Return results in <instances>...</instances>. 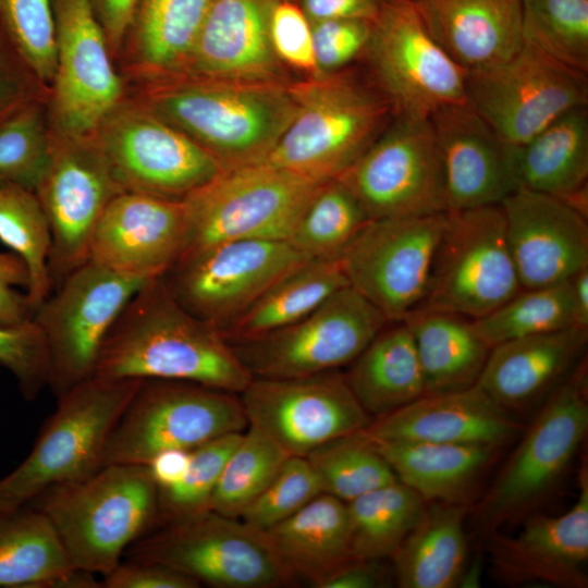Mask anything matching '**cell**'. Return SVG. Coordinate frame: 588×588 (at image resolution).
Returning a JSON list of instances; mask_svg holds the SVG:
<instances>
[{
  "mask_svg": "<svg viewBox=\"0 0 588 588\" xmlns=\"http://www.w3.org/2000/svg\"><path fill=\"white\" fill-rule=\"evenodd\" d=\"M146 282L87 260L38 306L33 320L46 341L48 385L57 396L94 376L110 329Z\"/></svg>",
  "mask_w": 588,
  "mask_h": 588,
  "instance_id": "obj_13",
  "label": "cell"
},
{
  "mask_svg": "<svg viewBox=\"0 0 588 588\" xmlns=\"http://www.w3.org/2000/svg\"><path fill=\"white\" fill-rule=\"evenodd\" d=\"M306 259L287 241L230 240L187 252L162 279L181 306L221 331Z\"/></svg>",
  "mask_w": 588,
  "mask_h": 588,
  "instance_id": "obj_17",
  "label": "cell"
},
{
  "mask_svg": "<svg viewBox=\"0 0 588 588\" xmlns=\"http://www.w3.org/2000/svg\"><path fill=\"white\" fill-rule=\"evenodd\" d=\"M271 8L269 0H215L185 64L172 75L284 83L270 40Z\"/></svg>",
  "mask_w": 588,
  "mask_h": 588,
  "instance_id": "obj_26",
  "label": "cell"
},
{
  "mask_svg": "<svg viewBox=\"0 0 588 588\" xmlns=\"http://www.w3.org/2000/svg\"><path fill=\"white\" fill-rule=\"evenodd\" d=\"M365 54L394 114L429 118L466 101L468 70L431 36L412 0L382 4Z\"/></svg>",
  "mask_w": 588,
  "mask_h": 588,
  "instance_id": "obj_15",
  "label": "cell"
},
{
  "mask_svg": "<svg viewBox=\"0 0 588 588\" xmlns=\"http://www.w3.org/2000/svg\"><path fill=\"white\" fill-rule=\"evenodd\" d=\"M466 100L504 143L518 146L588 106V73L523 40L507 59L467 71Z\"/></svg>",
  "mask_w": 588,
  "mask_h": 588,
  "instance_id": "obj_11",
  "label": "cell"
},
{
  "mask_svg": "<svg viewBox=\"0 0 588 588\" xmlns=\"http://www.w3.org/2000/svg\"><path fill=\"white\" fill-rule=\"evenodd\" d=\"M269 34L273 51L281 63L319 74L313 47V30L305 14L290 2L272 5Z\"/></svg>",
  "mask_w": 588,
  "mask_h": 588,
  "instance_id": "obj_53",
  "label": "cell"
},
{
  "mask_svg": "<svg viewBox=\"0 0 588 588\" xmlns=\"http://www.w3.org/2000/svg\"><path fill=\"white\" fill-rule=\"evenodd\" d=\"M74 569L46 516L26 504L0 512V588H95Z\"/></svg>",
  "mask_w": 588,
  "mask_h": 588,
  "instance_id": "obj_34",
  "label": "cell"
},
{
  "mask_svg": "<svg viewBox=\"0 0 588 588\" xmlns=\"http://www.w3.org/2000/svg\"><path fill=\"white\" fill-rule=\"evenodd\" d=\"M262 532L291 575L316 587L352 560L347 504L327 493Z\"/></svg>",
  "mask_w": 588,
  "mask_h": 588,
  "instance_id": "obj_33",
  "label": "cell"
},
{
  "mask_svg": "<svg viewBox=\"0 0 588 588\" xmlns=\"http://www.w3.org/2000/svg\"><path fill=\"white\" fill-rule=\"evenodd\" d=\"M571 280L520 290L493 311L473 319L475 330L492 348L512 340L576 327Z\"/></svg>",
  "mask_w": 588,
  "mask_h": 588,
  "instance_id": "obj_42",
  "label": "cell"
},
{
  "mask_svg": "<svg viewBox=\"0 0 588 588\" xmlns=\"http://www.w3.org/2000/svg\"><path fill=\"white\" fill-rule=\"evenodd\" d=\"M523 40L588 73V0H522Z\"/></svg>",
  "mask_w": 588,
  "mask_h": 588,
  "instance_id": "obj_45",
  "label": "cell"
},
{
  "mask_svg": "<svg viewBox=\"0 0 588 588\" xmlns=\"http://www.w3.org/2000/svg\"><path fill=\"white\" fill-rule=\"evenodd\" d=\"M130 560L154 562L221 588H275L294 577L265 534L211 510L169 522L130 547Z\"/></svg>",
  "mask_w": 588,
  "mask_h": 588,
  "instance_id": "obj_8",
  "label": "cell"
},
{
  "mask_svg": "<svg viewBox=\"0 0 588 588\" xmlns=\"http://www.w3.org/2000/svg\"><path fill=\"white\" fill-rule=\"evenodd\" d=\"M520 290L501 204L446 211L421 305L477 319Z\"/></svg>",
  "mask_w": 588,
  "mask_h": 588,
  "instance_id": "obj_12",
  "label": "cell"
},
{
  "mask_svg": "<svg viewBox=\"0 0 588 588\" xmlns=\"http://www.w3.org/2000/svg\"><path fill=\"white\" fill-rule=\"evenodd\" d=\"M350 365L346 381L372 419L425 394L415 343L402 320L389 322Z\"/></svg>",
  "mask_w": 588,
  "mask_h": 588,
  "instance_id": "obj_36",
  "label": "cell"
},
{
  "mask_svg": "<svg viewBox=\"0 0 588 588\" xmlns=\"http://www.w3.org/2000/svg\"><path fill=\"white\" fill-rule=\"evenodd\" d=\"M142 381L93 376L59 395L32 451L0 479V512L100 469L110 434Z\"/></svg>",
  "mask_w": 588,
  "mask_h": 588,
  "instance_id": "obj_5",
  "label": "cell"
},
{
  "mask_svg": "<svg viewBox=\"0 0 588 588\" xmlns=\"http://www.w3.org/2000/svg\"><path fill=\"white\" fill-rule=\"evenodd\" d=\"M320 493V482L307 458L291 455L240 518L250 527L266 531Z\"/></svg>",
  "mask_w": 588,
  "mask_h": 588,
  "instance_id": "obj_49",
  "label": "cell"
},
{
  "mask_svg": "<svg viewBox=\"0 0 588 588\" xmlns=\"http://www.w3.org/2000/svg\"><path fill=\"white\" fill-rule=\"evenodd\" d=\"M29 275L24 261L13 252H0V324L21 326L33 319V310L25 293Z\"/></svg>",
  "mask_w": 588,
  "mask_h": 588,
  "instance_id": "obj_55",
  "label": "cell"
},
{
  "mask_svg": "<svg viewBox=\"0 0 588 588\" xmlns=\"http://www.w3.org/2000/svg\"><path fill=\"white\" fill-rule=\"evenodd\" d=\"M440 151L446 210L500 205L516 191L512 147L466 101L429 117Z\"/></svg>",
  "mask_w": 588,
  "mask_h": 588,
  "instance_id": "obj_25",
  "label": "cell"
},
{
  "mask_svg": "<svg viewBox=\"0 0 588 588\" xmlns=\"http://www.w3.org/2000/svg\"><path fill=\"white\" fill-rule=\"evenodd\" d=\"M320 184L266 161L222 170L184 199L186 253L230 240L289 241Z\"/></svg>",
  "mask_w": 588,
  "mask_h": 588,
  "instance_id": "obj_9",
  "label": "cell"
},
{
  "mask_svg": "<svg viewBox=\"0 0 588 588\" xmlns=\"http://www.w3.org/2000/svg\"><path fill=\"white\" fill-rule=\"evenodd\" d=\"M372 22L329 20L316 22L313 47L319 74L336 71L366 52Z\"/></svg>",
  "mask_w": 588,
  "mask_h": 588,
  "instance_id": "obj_52",
  "label": "cell"
},
{
  "mask_svg": "<svg viewBox=\"0 0 588 588\" xmlns=\"http://www.w3.org/2000/svg\"><path fill=\"white\" fill-rule=\"evenodd\" d=\"M1 183V182H0Z\"/></svg>",
  "mask_w": 588,
  "mask_h": 588,
  "instance_id": "obj_61",
  "label": "cell"
},
{
  "mask_svg": "<svg viewBox=\"0 0 588 588\" xmlns=\"http://www.w3.org/2000/svg\"><path fill=\"white\" fill-rule=\"evenodd\" d=\"M0 22L36 76L50 88L57 53L53 0H0Z\"/></svg>",
  "mask_w": 588,
  "mask_h": 588,
  "instance_id": "obj_48",
  "label": "cell"
},
{
  "mask_svg": "<svg viewBox=\"0 0 588 588\" xmlns=\"http://www.w3.org/2000/svg\"><path fill=\"white\" fill-rule=\"evenodd\" d=\"M370 442L397 480L430 503H465L499 451V448L480 444Z\"/></svg>",
  "mask_w": 588,
  "mask_h": 588,
  "instance_id": "obj_35",
  "label": "cell"
},
{
  "mask_svg": "<svg viewBox=\"0 0 588 588\" xmlns=\"http://www.w3.org/2000/svg\"><path fill=\"white\" fill-rule=\"evenodd\" d=\"M117 63L140 0H89Z\"/></svg>",
  "mask_w": 588,
  "mask_h": 588,
  "instance_id": "obj_56",
  "label": "cell"
},
{
  "mask_svg": "<svg viewBox=\"0 0 588 588\" xmlns=\"http://www.w3.org/2000/svg\"><path fill=\"white\" fill-rule=\"evenodd\" d=\"M511 147L516 191L554 196L587 216L588 106L568 110Z\"/></svg>",
  "mask_w": 588,
  "mask_h": 588,
  "instance_id": "obj_30",
  "label": "cell"
},
{
  "mask_svg": "<svg viewBox=\"0 0 588 588\" xmlns=\"http://www.w3.org/2000/svg\"><path fill=\"white\" fill-rule=\"evenodd\" d=\"M446 211L370 220L341 257L348 285L389 321L425 299Z\"/></svg>",
  "mask_w": 588,
  "mask_h": 588,
  "instance_id": "obj_19",
  "label": "cell"
},
{
  "mask_svg": "<svg viewBox=\"0 0 588 588\" xmlns=\"http://www.w3.org/2000/svg\"><path fill=\"white\" fill-rule=\"evenodd\" d=\"M247 422L289 455L365 429L372 418L338 369L292 378H253L240 393Z\"/></svg>",
  "mask_w": 588,
  "mask_h": 588,
  "instance_id": "obj_20",
  "label": "cell"
},
{
  "mask_svg": "<svg viewBox=\"0 0 588 588\" xmlns=\"http://www.w3.org/2000/svg\"><path fill=\"white\" fill-rule=\"evenodd\" d=\"M305 457L322 493L345 503L397 481L388 462L360 431L331 440Z\"/></svg>",
  "mask_w": 588,
  "mask_h": 588,
  "instance_id": "obj_43",
  "label": "cell"
},
{
  "mask_svg": "<svg viewBox=\"0 0 588 588\" xmlns=\"http://www.w3.org/2000/svg\"><path fill=\"white\" fill-rule=\"evenodd\" d=\"M49 156L48 100L28 106L0 126V182L35 191Z\"/></svg>",
  "mask_w": 588,
  "mask_h": 588,
  "instance_id": "obj_46",
  "label": "cell"
},
{
  "mask_svg": "<svg viewBox=\"0 0 588 588\" xmlns=\"http://www.w3.org/2000/svg\"><path fill=\"white\" fill-rule=\"evenodd\" d=\"M192 450L171 449L156 454L146 465L158 490L176 485L186 473Z\"/></svg>",
  "mask_w": 588,
  "mask_h": 588,
  "instance_id": "obj_59",
  "label": "cell"
},
{
  "mask_svg": "<svg viewBox=\"0 0 588 588\" xmlns=\"http://www.w3.org/2000/svg\"><path fill=\"white\" fill-rule=\"evenodd\" d=\"M371 220L446 210L442 162L429 118L394 122L338 177Z\"/></svg>",
  "mask_w": 588,
  "mask_h": 588,
  "instance_id": "obj_16",
  "label": "cell"
},
{
  "mask_svg": "<svg viewBox=\"0 0 588 588\" xmlns=\"http://www.w3.org/2000/svg\"><path fill=\"white\" fill-rule=\"evenodd\" d=\"M105 588H196L199 583L164 565L130 560L102 577Z\"/></svg>",
  "mask_w": 588,
  "mask_h": 588,
  "instance_id": "obj_54",
  "label": "cell"
},
{
  "mask_svg": "<svg viewBox=\"0 0 588 588\" xmlns=\"http://www.w3.org/2000/svg\"><path fill=\"white\" fill-rule=\"evenodd\" d=\"M571 282L575 326L588 329V267L577 272Z\"/></svg>",
  "mask_w": 588,
  "mask_h": 588,
  "instance_id": "obj_60",
  "label": "cell"
},
{
  "mask_svg": "<svg viewBox=\"0 0 588 588\" xmlns=\"http://www.w3.org/2000/svg\"><path fill=\"white\" fill-rule=\"evenodd\" d=\"M289 86L295 112L265 161L313 182L338 179L393 112L380 91L346 75L317 74Z\"/></svg>",
  "mask_w": 588,
  "mask_h": 588,
  "instance_id": "obj_4",
  "label": "cell"
},
{
  "mask_svg": "<svg viewBox=\"0 0 588 588\" xmlns=\"http://www.w3.org/2000/svg\"><path fill=\"white\" fill-rule=\"evenodd\" d=\"M50 88L33 72L0 22V126L28 106L49 100Z\"/></svg>",
  "mask_w": 588,
  "mask_h": 588,
  "instance_id": "obj_51",
  "label": "cell"
},
{
  "mask_svg": "<svg viewBox=\"0 0 588 588\" xmlns=\"http://www.w3.org/2000/svg\"><path fill=\"white\" fill-rule=\"evenodd\" d=\"M213 1L140 0L117 59L123 79L180 72Z\"/></svg>",
  "mask_w": 588,
  "mask_h": 588,
  "instance_id": "obj_31",
  "label": "cell"
},
{
  "mask_svg": "<svg viewBox=\"0 0 588 588\" xmlns=\"http://www.w3.org/2000/svg\"><path fill=\"white\" fill-rule=\"evenodd\" d=\"M494 576L506 585L588 586V471L579 473V491L571 509L559 516L528 515L520 531L488 535Z\"/></svg>",
  "mask_w": 588,
  "mask_h": 588,
  "instance_id": "obj_23",
  "label": "cell"
},
{
  "mask_svg": "<svg viewBox=\"0 0 588 588\" xmlns=\"http://www.w3.org/2000/svg\"><path fill=\"white\" fill-rule=\"evenodd\" d=\"M522 425L476 385L457 392L424 394L360 431L373 442L417 441L480 444L512 441Z\"/></svg>",
  "mask_w": 588,
  "mask_h": 588,
  "instance_id": "obj_28",
  "label": "cell"
},
{
  "mask_svg": "<svg viewBox=\"0 0 588 588\" xmlns=\"http://www.w3.org/2000/svg\"><path fill=\"white\" fill-rule=\"evenodd\" d=\"M465 503L432 502L391 559L402 588H452L467 556Z\"/></svg>",
  "mask_w": 588,
  "mask_h": 588,
  "instance_id": "obj_37",
  "label": "cell"
},
{
  "mask_svg": "<svg viewBox=\"0 0 588 588\" xmlns=\"http://www.w3.org/2000/svg\"><path fill=\"white\" fill-rule=\"evenodd\" d=\"M501 207L522 289L552 286L588 267L587 216L554 196L518 189Z\"/></svg>",
  "mask_w": 588,
  "mask_h": 588,
  "instance_id": "obj_24",
  "label": "cell"
},
{
  "mask_svg": "<svg viewBox=\"0 0 588 588\" xmlns=\"http://www.w3.org/2000/svg\"><path fill=\"white\" fill-rule=\"evenodd\" d=\"M124 84L127 96L191 137L223 170L265 161L295 112L284 83L167 75Z\"/></svg>",
  "mask_w": 588,
  "mask_h": 588,
  "instance_id": "obj_2",
  "label": "cell"
},
{
  "mask_svg": "<svg viewBox=\"0 0 588 588\" xmlns=\"http://www.w3.org/2000/svg\"><path fill=\"white\" fill-rule=\"evenodd\" d=\"M57 53L50 86V130L93 135L124 97L125 84L89 0H53Z\"/></svg>",
  "mask_w": 588,
  "mask_h": 588,
  "instance_id": "obj_21",
  "label": "cell"
},
{
  "mask_svg": "<svg viewBox=\"0 0 588 588\" xmlns=\"http://www.w3.org/2000/svg\"><path fill=\"white\" fill-rule=\"evenodd\" d=\"M381 7L378 0H304L305 12L315 22L329 20L372 22Z\"/></svg>",
  "mask_w": 588,
  "mask_h": 588,
  "instance_id": "obj_58",
  "label": "cell"
},
{
  "mask_svg": "<svg viewBox=\"0 0 588 588\" xmlns=\"http://www.w3.org/2000/svg\"><path fill=\"white\" fill-rule=\"evenodd\" d=\"M246 427L236 393L188 381L146 379L110 434L102 467L147 465L162 451L193 450Z\"/></svg>",
  "mask_w": 588,
  "mask_h": 588,
  "instance_id": "obj_7",
  "label": "cell"
},
{
  "mask_svg": "<svg viewBox=\"0 0 588 588\" xmlns=\"http://www.w3.org/2000/svg\"><path fill=\"white\" fill-rule=\"evenodd\" d=\"M370 220L350 188L333 179L318 186L287 242L308 259H341Z\"/></svg>",
  "mask_w": 588,
  "mask_h": 588,
  "instance_id": "obj_41",
  "label": "cell"
},
{
  "mask_svg": "<svg viewBox=\"0 0 588 588\" xmlns=\"http://www.w3.org/2000/svg\"><path fill=\"white\" fill-rule=\"evenodd\" d=\"M588 329L525 336L490 348L475 384L511 414L542 405L586 360Z\"/></svg>",
  "mask_w": 588,
  "mask_h": 588,
  "instance_id": "obj_27",
  "label": "cell"
},
{
  "mask_svg": "<svg viewBox=\"0 0 588 588\" xmlns=\"http://www.w3.org/2000/svg\"><path fill=\"white\" fill-rule=\"evenodd\" d=\"M93 136L124 192L184 200L223 170L191 137L126 94Z\"/></svg>",
  "mask_w": 588,
  "mask_h": 588,
  "instance_id": "obj_10",
  "label": "cell"
},
{
  "mask_svg": "<svg viewBox=\"0 0 588 588\" xmlns=\"http://www.w3.org/2000/svg\"><path fill=\"white\" fill-rule=\"evenodd\" d=\"M391 321L350 285L299 320L230 344L253 378H292L350 365Z\"/></svg>",
  "mask_w": 588,
  "mask_h": 588,
  "instance_id": "obj_14",
  "label": "cell"
},
{
  "mask_svg": "<svg viewBox=\"0 0 588 588\" xmlns=\"http://www.w3.org/2000/svg\"><path fill=\"white\" fill-rule=\"evenodd\" d=\"M388 583L379 561L352 559L328 576L319 588H378Z\"/></svg>",
  "mask_w": 588,
  "mask_h": 588,
  "instance_id": "obj_57",
  "label": "cell"
},
{
  "mask_svg": "<svg viewBox=\"0 0 588 588\" xmlns=\"http://www.w3.org/2000/svg\"><path fill=\"white\" fill-rule=\"evenodd\" d=\"M191 224L184 200L122 192L100 217L88 260L119 274L163 277L186 253Z\"/></svg>",
  "mask_w": 588,
  "mask_h": 588,
  "instance_id": "obj_22",
  "label": "cell"
},
{
  "mask_svg": "<svg viewBox=\"0 0 588 588\" xmlns=\"http://www.w3.org/2000/svg\"><path fill=\"white\" fill-rule=\"evenodd\" d=\"M346 504L352 559L371 561L391 558L427 510V502L399 480Z\"/></svg>",
  "mask_w": 588,
  "mask_h": 588,
  "instance_id": "obj_39",
  "label": "cell"
},
{
  "mask_svg": "<svg viewBox=\"0 0 588 588\" xmlns=\"http://www.w3.org/2000/svg\"><path fill=\"white\" fill-rule=\"evenodd\" d=\"M0 366L14 376L27 400L35 399L48 384L47 345L33 319L21 326L0 324Z\"/></svg>",
  "mask_w": 588,
  "mask_h": 588,
  "instance_id": "obj_50",
  "label": "cell"
},
{
  "mask_svg": "<svg viewBox=\"0 0 588 588\" xmlns=\"http://www.w3.org/2000/svg\"><path fill=\"white\" fill-rule=\"evenodd\" d=\"M35 194L51 232L49 270L53 286L88 260L94 230L123 188L93 135L50 130V156Z\"/></svg>",
  "mask_w": 588,
  "mask_h": 588,
  "instance_id": "obj_18",
  "label": "cell"
},
{
  "mask_svg": "<svg viewBox=\"0 0 588 588\" xmlns=\"http://www.w3.org/2000/svg\"><path fill=\"white\" fill-rule=\"evenodd\" d=\"M588 430L586 360L540 406L476 514L487 536L530 515L569 468Z\"/></svg>",
  "mask_w": 588,
  "mask_h": 588,
  "instance_id": "obj_6",
  "label": "cell"
},
{
  "mask_svg": "<svg viewBox=\"0 0 588 588\" xmlns=\"http://www.w3.org/2000/svg\"><path fill=\"white\" fill-rule=\"evenodd\" d=\"M346 285L340 259H306L220 332L229 344L260 336L299 320Z\"/></svg>",
  "mask_w": 588,
  "mask_h": 588,
  "instance_id": "obj_38",
  "label": "cell"
},
{
  "mask_svg": "<svg viewBox=\"0 0 588 588\" xmlns=\"http://www.w3.org/2000/svg\"><path fill=\"white\" fill-rule=\"evenodd\" d=\"M94 376L188 381L236 394L253 379L220 330L181 306L162 277L128 301L101 346Z\"/></svg>",
  "mask_w": 588,
  "mask_h": 588,
  "instance_id": "obj_1",
  "label": "cell"
},
{
  "mask_svg": "<svg viewBox=\"0 0 588 588\" xmlns=\"http://www.w3.org/2000/svg\"><path fill=\"white\" fill-rule=\"evenodd\" d=\"M0 241L26 265L29 282L25 295L34 315L53 289L49 270L51 232L34 191L0 183Z\"/></svg>",
  "mask_w": 588,
  "mask_h": 588,
  "instance_id": "obj_40",
  "label": "cell"
},
{
  "mask_svg": "<svg viewBox=\"0 0 588 588\" xmlns=\"http://www.w3.org/2000/svg\"><path fill=\"white\" fill-rule=\"evenodd\" d=\"M431 36L463 68L507 59L523 44L522 0H412Z\"/></svg>",
  "mask_w": 588,
  "mask_h": 588,
  "instance_id": "obj_29",
  "label": "cell"
},
{
  "mask_svg": "<svg viewBox=\"0 0 588 588\" xmlns=\"http://www.w3.org/2000/svg\"><path fill=\"white\" fill-rule=\"evenodd\" d=\"M402 321L415 343L425 394L463 391L477 383L490 347L475 330L471 318L420 305Z\"/></svg>",
  "mask_w": 588,
  "mask_h": 588,
  "instance_id": "obj_32",
  "label": "cell"
},
{
  "mask_svg": "<svg viewBox=\"0 0 588 588\" xmlns=\"http://www.w3.org/2000/svg\"><path fill=\"white\" fill-rule=\"evenodd\" d=\"M243 432L222 436L192 450L183 478L171 488L158 490V519L169 523L208 510L224 465Z\"/></svg>",
  "mask_w": 588,
  "mask_h": 588,
  "instance_id": "obj_47",
  "label": "cell"
},
{
  "mask_svg": "<svg viewBox=\"0 0 588 588\" xmlns=\"http://www.w3.org/2000/svg\"><path fill=\"white\" fill-rule=\"evenodd\" d=\"M28 505L46 516L74 569L103 577L158 519V487L146 465L111 464Z\"/></svg>",
  "mask_w": 588,
  "mask_h": 588,
  "instance_id": "obj_3",
  "label": "cell"
},
{
  "mask_svg": "<svg viewBox=\"0 0 588 588\" xmlns=\"http://www.w3.org/2000/svg\"><path fill=\"white\" fill-rule=\"evenodd\" d=\"M289 456L272 439L248 426L224 465L208 510L240 518Z\"/></svg>",
  "mask_w": 588,
  "mask_h": 588,
  "instance_id": "obj_44",
  "label": "cell"
}]
</instances>
